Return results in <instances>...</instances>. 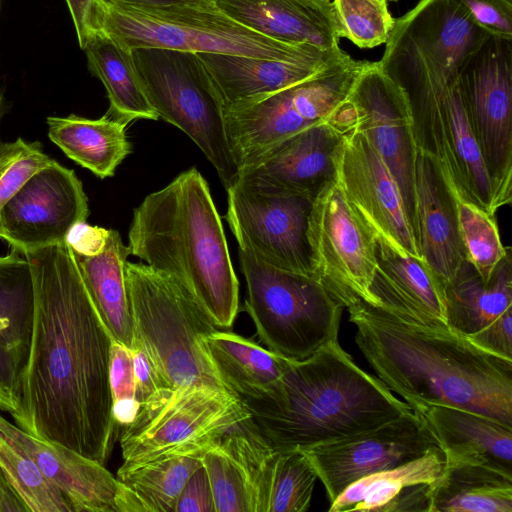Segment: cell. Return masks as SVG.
<instances>
[{
  "instance_id": "cell-26",
  "label": "cell",
  "mask_w": 512,
  "mask_h": 512,
  "mask_svg": "<svg viewBox=\"0 0 512 512\" xmlns=\"http://www.w3.org/2000/svg\"><path fill=\"white\" fill-rule=\"evenodd\" d=\"M246 27L274 40L338 51L341 27L330 0H214Z\"/></svg>"
},
{
  "instance_id": "cell-40",
  "label": "cell",
  "mask_w": 512,
  "mask_h": 512,
  "mask_svg": "<svg viewBox=\"0 0 512 512\" xmlns=\"http://www.w3.org/2000/svg\"><path fill=\"white\" fill-rule=\"evenodd\" d=\"M341 36L362 49L386 44L396 19L387 0H333Z\"/></svg>"
},
{
  "instance_id": "cell-25",
  "label": "cell",
  "mask_w": 512,
  "mask_h": 512,
  "mask_svg": "<svg viewBox=\"0 0 512 512\" xmlns=\"http://www.w3.org/2000/svg\"><path fill=\"white\" fill-rule=\"evenodd\" d=\"M446 457L437 445L422 456L364 476L330 504L329 512H430L433 483L444 473Z\"/></svg>"
},
{
  "instance_id": "cell-48",
  "label": "cell",
  "mask_w": 512,
  "mask_h": 512,
  "mask_svg": "<svg viewBox=\"0 0 512 512\" xmlns=\"http://www.w3.org/2000/svg\"><path fill=\"white\" fill-rule=\"evenodd\" d=\"M27 511L0 469V512Z\"/></svg>"
},
{
  "instance_id": "cell-12",
  "label": "cell",
  "mask_w": 512,
  "mask_h": 512,
  "mask_svg": "<svg viewBox=\"0 0 512 512\" xmlns=\"http://www.w3.org/2000/svg\"><path fill=\"white\" fill-rule=\"evenodd\" d=\"M311 274L343 307L370 294L376 266V234L335 180L313 199L307 226Z\"/></svg>"
},
{
  "instance_id": "cell-34",
  "label": "cell",
  "mask_w": 512,
  "mask_h": 512,
  "mask_svg": "<svg viewBox=\"0 0 512 512\" xmlns=\"http://www.w3.org/2000/svg\"><path fill=\"white\" fill-rule=\"evenodd\" d=\"M430 512H512V471L482 463H446L433 483Z\"/></svg>"
},
{
  "instance_id": "cell-42",
  "label": "cell",
  "mask_w": 512,
  "mask_h": 512,
  "mask_svg": "<svg viewBox=\"0 0 512 512\" xmlns=\"http://www.w3.org/2000/svg\"><path fill=\"white\" fill-rule=\"evenodd\" d=\"M109 383L112 415L118 438L120 432L134 420L139 403L135 399L132 351L114 340L110 349Z\"/></svg>"
},
{
  "instance_id": "cell-30",
  "label": "cell",
  "mask_w": 512,
  "mask_h": 512,
  "mask_svg": "<svg viewBox=\"0 0 512 512\" xmlns=\"http://www.w3.org/2000/svg\"><path fill=\"white\" fill-rule=\"evenodd\" d=\"M49 139L78 165L100 179L111 177L132 152L127 124L105 114L88 119L75 114L46 119Z\"/></svg>"
},
{
  "instance_id": "cell-19",
  "label": "cell",
  "mask_w": 512,
  "mask_h": 512,
  "mask_svg": "<svg viewBox=\"0 0 512 512\" xmlns=\"http://www.w3.org/2000/svg\"><path fill=\"white\" fill-rule=\"evenodd\" d=\"M66 243L112 339L131 350L134 332L125 278L129 246L117 230L86 222L72 229Z\"/></svg>"
},
{
  "instance_id": "cell-33",
  "label": "cell",
  "mask_w": 512,
  "mask_h": 512,
  "mask_svg": "<svg viewBox=\"0 0 512 512\" xmlns=\"http://www.w3.org/2000/svg\"><path fill=\"white\" fill-rule=\"evenodd\" d=\"M83 50L89 71L107 92V115L127 125L139 119H159L144 92L131 49L100 30L88 39Z\"/></svg>"
},
{
  "instance_id": "cell-9",
  "label": "cell",
  "mask_w": 512,
  "mask_h": 512,
  "mask_svg": "<svg viewBox=\"0 0 512 512\" xmlns=\"http://www.w3.org/2000/svg\"><path fill=\"white\" fill-rule=\"evenodd\" d=\"M250 417L234 393L205 385L161 388L139 405L119 436L123 463L174 455H203Z\"/></svg>"
},
{
  "instance_id": "cell-52",
  "label": "cell",
  "mask_w": 512,
  "mask_h": 512,
  "mask_svg": "<svg viewBox=\"0 0 512 512\" xmlns=\"http://www.w3.org/2000/svg\"><path fill=\"white\" fill-rule=\"evenodd\" d=\"M0 7H1V0H0Z\"/></svg>"
},
{
  "instance_id": "cell-36",
  "label": "cell",
  "mask_w": 512,
  "mask_h": 512,
  "mask_svg": "<svg viewBox=\"0 0 512 512\" xmlns=\"http://www.w3.org/2000/svg\"><path fill=\"white\" fill-rule=\"evenodd\" d=\"M203 455H174L139 464L123 463L116 478L139 501L143 512H175L179 495Z\"/></svg>"
},
{
  "instance_id": "cell-51",
  "label": "cell",
  "mask_w": 512,
  "mask_h": 512,
  "mask_svg": "<svg viewBox=\"0 0 512 512\" xmlns=\"http://www.w3.org/2000/svg\"><path fill=\"white\" fill-rule=\"evenodd\" d=\"M387 1H388V2H389V1H391V2H397V1H399V0H387Z\"/></svg>"
},
{
  "instance_id": "cell-3",
  "label": "cell",
  "mask_w": 512,
  "mask_h": 512,
  "mask_svg": "<svg viewBox=\"0 0 512 512\" xmlns=\"http://www.w3.org/2000/svg\"><path fill=\"white\" fill-rule=\"evenodd\" d=\"M131 254L179 284L216 328H230L239 281L209 185L196 167L148 194L133 210Z\"/></svg>"
},
{
  "instance_id": "cell-45",
  "label": "cell",
  "mask_w": 512,
  "mask_h": 512,
  "mask_svg": "<svg viewBox=\"0 0 512 512\" xmlns=\"http://www.w3.org/2000/svg\"><path fill=\"white\" fill-rule=\"evenodd\" d=\"M175 512H215L210 482L203 465L186 481Z\"/></svg>"
},
{
  "instance_id": "cell-15",
  "label": "cell",
  "mask_w": 512,
  "mask_h": 512,
  "mask_svg": "<svg viewBox=\"0 0 512 512\" xmlns=\"http://www.w3.org/2000/svg\"><path fill=\"white\" fill-rule=\"evenodd\" d=\"M356 128L370 141L398 184L416 236L415 161L418 143L409 99L377 62H369L349 94ZM417 241V240H416Z\"/></svg>"
},
{
  "instance_id": "cell-14",
  "label": "cell",
  "mask_w": 512,
  "mask_h": 512,
  "mask_svg": "<svg viewBox=\"0 0 512 512\" xmlns=\"http://www.w3.org/2000/svg\"><path fill=\"white\" fill-rule=\"evenodd\" d=\"M437 445L425 417L410 409L375 428L302 451L311 460L331 503L358 479L416 459Z\"/></svg>"
},
{
  "instance_id": "cell-2",
  "label": "cell",
  "mask_w": 512,
  "mask_h": 512,
  "mask_svg": "<svg viewBox=\"0 0 512 512\" xmlns=\"http://www.w3.org/2000/svg\"><path fill=\"white\" fill-rule=\"evenodd\" d=\"M346 309L366 361L412 409L455 406L512 426L511 359L450 327L423 326L364 300Z\"/></svg>"
},
{
  "instance_id": "cell-20",
  "label": "cell",
  "mask_w": 512,
  "mask_h": 512,
  "mask_svg": "<svg viewBox=\"0 0 512 512\" xmlns=\"http://www.w3.org/2000/svg\"><path fill=\"white\" fill-rule=\"evenodd\" d=\"M0 437L35 461L68 500L73 512H118L121 484L103 464L34 437L1 415Z\"/></svg>"
},
{
  "instance_id": "cell-21",
  "label": "cell",
  "mask_w": 512,
  "mask_h": 512,
  "mask_svg": "<svg viewBox=\"0 0 512 512\" xmlns=\"http://www.w3.org/2000/svg\"><path fill=\"white\" fill-rule=\"evenodd\" d=\"M34 317V281L25 254L0 256V410L14 418L28 361Z\"/></svg>"
},
{
  "instance_id": "cell-50",
  "label": "cell",
  "mask_w": 512,
  "mask_h": 512,
  "mask_svg": "<svg viewBox=\"0 0 512 512\" xmlns=\"http://www.w3.org/2000/svg\"><path fill=\"white\" fill-rule=\"evenodd\" d=\"M4 110H5L4 99H3V95H2V92H1V89H0V123H1V119H2L3 114H4ZM0 143H1V141H0Z\"/></svg>"
},
{
  "instance_id": "cell-4",
  "label": "cell",
  "mask_w": 512,
  "mask_h": 512,
  "mask_svg": "<svg viewBox=\"0 0 512 512\" xmlns=\"http://www.w3.org/2000/svg\"><path fill=\"white\" fill-rule=\"evenodd\" d=\"M276 449L308 447L375 428L409 411L333 339L302 360L286 359L271 395L241 399Z\"/></svg>"
},
{
  "instance_id": "cell-10",
  "label": "cell",
  "mask_w": 512,
  "mask_h": 512,
  "mask_svg": "<svg viewBox=\"0 0 512 512\" xmlns=\"http://www.w3.org/2000/svg\"><path fill=\"white\" fill-rule=\"evenodd\" d=\"M131 51L158 117L197 145L227 190L239 171L227 141L222 103L198 54L164 48Z\"/></svg>"
},
{
  "instance_id": "cell-24",
  "label": "cell",
  "mask_w": 512,
  "mask_h": 512,
  "mask_svg": "<svg viewBox=\"0 0 512 512\" xmlns=\"http://www.w3.org/2000/svg\"><path fill=\"white\" fill-rule=\"evenodd\" d=\"M376 240L377 266L369 289L374 305L423 326L449 327L444 287L425 262L381 237Z\"/></svg>"
},
{
  "instance_id": "cell-38",
  "label": "cell",
  "mask_w": 512,
  "mask_h": 512,
  "mask_svg": "<svg viewBox=\"0 0 512 512\" xmlns=\"http://www.w3.org/2000/svg\"><path fill=\"white\" fill-rule=\"evenodd\" d=\"M0 469L30 512H73L62 492L23 450L0 437Z\"/></svg>"
},
{
  "instance_id": "cell-49",
  "label": "cell",
  "mask_w": 512,
  "mask_h": 512,
  "mask_svg": "<svg viewBox=\"0 0 512 512\" xmlns=\"http://www.w3.org/2000/svg\"><path fill=\"white\" fill-rule=\"evenodd\" d=\"M105 2H122L126 4L150 6V7H164L173 5H188V4H201L213 2L214 0H104Z\"/></svg>"
},
{
  "instance_id": "cell-1",
  "label": "cell",
  "mask_w": 512,
  "mask_h": 512,
  "mask_svg": "<svg viewBox=\"0 0 512 512\" xmlns=\"http://www.w3.org/2000/svg\"><path fill=\"white\" fill-rule=\"evenodd\" d=\"M34 317L18 427L105 464L116 439L109 383L112 337L66 242L23 252Z\"/></svg>"
},
{
  "instance_id": "cell-7",
  "label": "cell",
  "mask_w": 512,
  "mask_h": 512,
  "mask_svg": "<svg viewBox=\"0 0 512 512\" xmlns=\"http://www.w3.org/2000/svg\"><path fill=\"white\" fill-rule=\"evenodd\" d=\"M238 255L245 309L269 350L302 360L338 338L344 308L313 276L273 267L240 248Z\"/></svg>"
},
{
  "instance_id": "cell-32",
  "label": "cell",
  "mask_w": 512,
  "mask_h": 512,
  "mask_svg": "<svg viewBox=\"0 0 512 512\" xmlns=\"http://www.w3.org/2000/svg\"><path fill=\"white\" fill-rule=\"evenodd\" d=\"M205 345L223 383L240 399L267 397L282 378L287 358L251 339L216 329Z\"/></svg>"
},
{
  "instance_id": "cell-17",
  "label": "cell",
  "mask_w": 512,
  "mask_h": 512,
  "mask_svg": "<svg viewBox=\"0 0 512 512\" xmlns=\"http://www.w3.org/2000/svg\"><path fill=\"white\" fill-rule=\"evenodd\" d=\"M333 162L335 182L376 236L402 253L421 258L398 184L356 126L342 135Z\"/></svg>"
},
{
  "instance_id": "cell-18",
  "label": "cell",
  "mask_w": 512,
  "mask_h": 512,
  "mask_svg": "<svg viewBox=\"0 0 512 512\" xmlns=\"http://www.w3.org/2000/svg\"><path fill=\"white\" fill-rule=\"evenodd\" d=\"M248 476L254 512H305L317 472L304 451L276 449L259 433L251 417L223 436Z\"/></svg>"
},
{
  "instance_id": "cell-16",
  "label": "cell",
  "mask_w": 512,
  "mask_h": 512,
  "mask_svg": "<svg viewBox=\"0 0 512 512\" xmlns=\"http://www.w3.org/2000/svg\"><path fill=\"white\" fill-rule=\"evenodd\" d=\"M88 216L82 182L73 170L51 159L4 206L0 216L3 240L21 252L64 243Z\"/></svg>"
},
{
  "instance_id": "cell-37",
  "label": "cell",
  "mask_w": 512,
  "mask_h": 512,
  "mask_svg": "<svg viewBox=\"0 0 512 512\" xmlns=\"http://www.w3.org/2000/svg\"><path fill=\"white\" fill-rule=\"evenodd\" d=\"M454 200L466 260L481 279L488 282L511 248L501 242L495 214L462 196L454 197Z\"/></svg>"
},
{
  "instance_id": "cell-28",
  "label": "cell",
  "mask_w": 512,
  "mask_h": 512,
  "mask_svg": "<svg viewBox=\"0 0 512 512\" xmlns=\"http://www.w3.org/2000/svg\"><path fill=\"white\" fill-rule=\"evenodd\" d=\"M427 420L447 464L482 463L512 471V426L465 408L429 404Z\"/></svg>"
},
{
  "instance_id": "cell-43",
  "label": "cell",
  "mask_w": 512,
  "mask_h": 512,
  "mask_svg": "<svg viewBox=\"0 0 512 512\" xmlns=\"http://www.w3.org/2000/svg\"><path fill=\"white\" fill-rule=\"evenodd\" d=\"M487 34L512 39L511 0H458Z\"/></svg>"
},
{
  "instance_id": "cell-13",
  "label": "cell",
  "mask_w": 512,
  "mask_h": 512,
  "mask_svg": "<svg viewBox=\"0 0 512 512\" xmlns=\"http://www.w3.org/2000/svg\"><path fill=\"white\" fill-rule=\"evenodd\" d=\"M225 218L238 247L273 267L311 274L307 226L313 199L238 176Z\"/></svg>"
},
{
  "instance_id": "cell-47",
  "label": "cell",
  "mask_w": 512,
  "mask_h": 512,
  "mask_svg": "<svg viewBox=\"0 0 512 512\" xmlns=\"http://www.w3.org/2000/svg\"><path fill=\"white\" fill-rule=\"evenodd\" d=\"M135 380V399L140 404L156 391L166 388L146 351L137 343L131 349Z\"/></svg>"
},
{
  "instance_id": "cell-22",
  "label": "cell",
  "mask_w": 512,
  "mask_h": 512,
  "mask_svg": "<svg viewBox=\"0 0 512 512\" xmlns=\"http://www.w3.org/2000/svg\"><path fill=\"white\" fill-rule=\"evenodd\" d=\"M414 187L416 240L421 259L445 290L467 260L454 196L433 157L419 147Z\"/></svg>"
},
{
  "instance_id": "cell-39",
  "label": "cell",
  "mask_w": 512,
  "mask_h": 512,
  "mask_svg": "<svg viewBox=\"0 0 512 512\" xmlns=\"http://www.w3.org/2000/svg\"><path fill=\"white\" fill-rule=\"evenodd\" d=\"M215 512H254L253 495L243 464L223 437L202 456Z\"/></svg>"
},
{
  "instance_id": "cell-46",
  "label": "cell",
  "mask_w": 512,
  "mask_h": 512,
  "mask_svg": "<svg viewBox=\"0 0 512 512\" xmlns=\"http://www.w3.org/2000/svg\"><path fill=\"white\" fill-rule=\"evenodd\" d=\"M468 338L487 351L512 360V308Z\"/></svg>"
},
{
  "instance_id": "cell-8",
  "label": "cell",
  "mask_w": 512,
  "mask_h": 512,
  "mask_svg": "<svg viewBox=\"0 0 512 512\" xmlns=\"http://www.w3.org/2000/svg\"><path fill=\"white\" fill-rule=\"evenodd\" d=\"M369 62L348 55L301 82L224 109L227 141L238 171L308 127L324 122L336 127L337 113Z\"/></svg>"
},
{
  "instance_id": "cell-41",
  "label": "cell",
  "mask_w": 512,
  "mask_h": 512,
  "mask_svg": "<svg viewBox=\"0 0 512 512\" xmlns=\"http://www.w3.org/2000/svg\"><path fill=\"white\" fill-rule=\"evenodd\" d=\"M50 161L38 141L27 142L18 138L0 143V216L6 203L23 183ZM0 238L3 239L1 221Z\"/></svg>"
},
{
  "instance_id": "cell-11",
  "label": "cell",
  "mask_w": 512,
  "mask_h": 512,
  "mask_svg": "<svg viewBox=\"0 0 512 512\" xmlns=\"http://www.w3.org/2000/svg\"><path fill=\"white\" fill-rule=\"evenodd\" d=\"M457 80L494 190V208L512 196V39L487 35Z\"/></svg>"
},
{
  "instance_id": "cell-35",
  "label": "cell",
  "mask_w": 512,
  "mask_h": 512,
  "mask_svg": "<svg viewBox=\"0 0 512 512\" xmlns=\"http://www.w3.org/2000/svg\"><path fill=\"white\" fill-rule=\"evenodd\" d=\"M445 114L462 196L496 215L493 184L473 134L457 78L447 84Z\"/></svg>"
},
{
  "instance_id": "cell-6",
  "label": "cell",
  "mask_w": 512,
  "mask_h": 512,
  "mask_svg": "<svg viewBox=\"0 0 512 512\" xmlns=\"http://www.w3.org/2000/svg\"><path fill=\"white\" fill-rule=\"evenodd\" d=\"M105 3L101 30L129 49L164 48L283 61L319 58L341 51L274 40L237 22L215 1L164 7Z\"/></svg>"
},
{
  "instance_id": "cell-23",
  "label": "cell",
  "mask_w": 512,
  "mask_h": 512,
  "mask_svg": "<svg viewBox=\"0 0 512 512\" xmlns=\"http://www.w3.org/2000/svg\"><path fill=\"white\" fill-rule=\"evenodd\" d=\"M343 134L329 122L313 125L274 146L238 176L315 198L335 178L333 156Z\"/></svg>"
},
{
  "instance_id": "cell-29",
  "label": "cell",
  "mask_w": 512,
  "mask_h": 512,
  "mask_svg": "<svg viewBox=\"0 0 512 512\" xmlns=\"http://www.w3.org/2000/svg\"><path fill=\"white\" fill-rule=\"evenodd\" d=\"M399 20L449 81L488 35L458 0H419Z\"/></svg>"
},
{
  "instance_id": "cell-44",
  "label": "cell",
  "mask_w": 512,
  "mask_h": 512,
  "mask_svg": "<svg viewBox=\"0 0 512 512\" xmlns=\"http://www.w3.org/2000/svg\"><path fill=\"white\" fill-rule=\"evenodd\" d=\"M73 20L78 44L83 50L88 39L101 30L106 10L104 0H65Z\"/></svg>"
},
{
  "instance_id": "cell-5",
  "label": "cell",
  "mask_w": 512,
  "mask_h": 512,
  "mask_svg": "<svg viewBox=\"0 0 512 512\" xmlns=\"http://www.w3.org/2000/svg\"><path fill=\"white\" fill-rule=\"evenodd\" d=\"M125 278L133 343L149 355L164 386L205 385L229 391L205 345L217 328L194 299L169 276L142 262L127 261Z\"/></svg>"
},
{
  "instance_id": "cell-27",
  "label": "cell",
  "mask_w": 512,
  "mask_h": 512,
  "mask_svg": "<svg viewBox=\"0 0 512 512\" xmlns=\"http://www.w3.org/2000/svg\"><path fill=\"white\" fill-rule=\"evenodd\" d=\"M223 110L247 104L301 82L325 66L348 56L344 51L301 61L244 55L197 53Z\"/></svg>"
},
{
  "instance_id": "cell-31",
  "label": "cell",
  "mask_w": 512,
  "mask_h": 512,
  "mask_svg": "<svg viewBox=\"0 0 512 512\" xmlns=\"http://www.w3.org/2000/svg\"><path fill=\"white\" fill-rule=\"evenodd\" d=\"M446 318L450 328L468 337L512 308L511 250L484 282L466 261L445 286Z\"/></svg>"
}]
</instances>
